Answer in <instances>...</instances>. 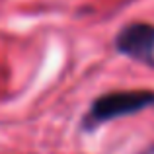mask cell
Listing matches in <instances>:
<instances>
[{
  "instance_id": "7a4b0ae2",
  "label": "cell",
  "mask_w": 154,
  "mask_h": 154,
  "mask_svg": "<svg viewBox=\"0 0 154 154\" xmlns=\"http://www.w3.org/2000/svg\"><path fill=\"white\" fill-rule=\"evenodd\" d=\"M117 53L140 63H154V26L150 23H129L115 35Z\"/></svg>"
},
{
  "instance_id": "6da1fadb",
  "label": "cell",
  "mask_w": 154,
  "mask_h": 154,
  "mask_svg": "<svg viewBox=\"0 0 154 154\" xmlns=\"http://www.w3.org/2000/svg\"><path fill=\"white\" fill-rule=\"evenodd\" d=\"M154 105V92L148 90H131V92H109L92 102L88 113L82 119L84 131H96L100 125L119 117L135 115Z\"/></svg>"
}]
</instances>
